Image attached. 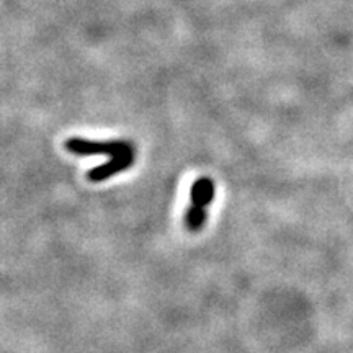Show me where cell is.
<instances>
[{
	"label": "cell",
	"instance_id": "4",
	"mask_svg": "<svg viewBox=\"0 0 353 353\" xmlns=\"http://www.w3.org/2000/svg\"><path fill=\"white\" fill-rule=\"evenodd\" d=\"M185 223H187V228L190 231L198 232L206 223V210L192 205L187 211V216H185Z\"/></svg>",
	"mask_w": 353,
	"mask_h": 353
},
{
	"label": "cell",
	"instance_id": "2",
	"mask_svg": "<svg viewBox=\"0 0 353 353\" xmlns=\"http://www.w3.org/2000/svg\"><path fill=\"white\" fill-rule=\"evenodd\" d=\"M134 164V152L121 154V156L112 157L108 162H105L103 165L95 167V169H90L87 172V179L90 180L92 183L103 182V180H108L110 176L120 174V172L126 170L128 167Z\"/></svg>",
	"mask_w": 353,
	"mask_h": 353
},
{
	"label": "cell",
	"instance_id": "1",
	"mask_svg": "<svg viewBox=\"0 0 353 353\" xmlns=\"http://www.w3.org/2000/svg\"><path fill=\"white\" fill-rule=\"evenodd\" d=\"M65 149L76 156H94V154H107L117 157L121 154L134 152L131 143L128 141H88L82 138H70L65 141Z\"/></svg>",
	"mask_w": 353,
	"mask_h": 353
},
{
	"label": "cell",
	"instance_id": "3",
	"mask_svg": "<svg viewBox=\"0 0 353 353\" xmlns=\"http://www.w3.org/2000/svg\"><path fill=\"white\" fill-rule=\"evenodd\" d=\"M214 200V182L208 176H201L192 185V205L206 208Z\"/></svg>",
	"mask_w": 353,
	"mask_h": 353
}]
</instances>
